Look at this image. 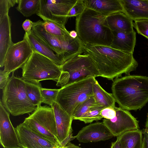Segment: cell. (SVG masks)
Returning <instances> with one entry per match:
<instances>
[{
	"label": "cell",
	"instance_id": "1",
	"mask_svg": "<svg viewBox=\"0 0 148 148\" xmlns=\"http://www.w3.org/2000/svg\"><path fill=\"white\" fill-rule=\"evenodd\" d=\"M82 49L84 54L87 55L95 65L99 76L109 80L123 74L129 75L138 66L132 54L110 46L82 43Z\"/></svg>",
	"mask_w": 148,
	"mask_h": 148
},
{
	"label": "cell",
	"instance_id": "11",
	"mask_svg": "<svg viewBox=\"0 0 148 148\" xmlns=\"http://www.w3.org/2000/svg\"><path fill=\"white\" fill-rule=\"evenodd\" d=\"M33 52L25 33L22 40L13 43L9 48L4 59V70L10 73L22 68Z\"/></svg>",
	"mask_w": 148,
	"mask_h": 148
},
{
	"label": "cell",
	"instance_id": "30",
	"mask_svg": "<svg viewBox=\"0 0 148 148\" xmlns=\"http://www.w3.org/2000/svg\"><path fill=\"white\" fill-rule=\"evenodd\" d=\"M59 89H48L41 87V94L44 101L43 103L50 106L56 101Z\"/></svg>",
	"mask_w": 148,
	"mask_h": 148
},
{
	"label": "cell",
	"instance_id": "20",
	"mask_svg": "<svg viewBox=\"0 0 148 148\" xmlns=\"http://www.w3.org/2000/svg\"><path fill=\"white\" fill-rule=\"evenodd\" d=\"M85 8L107 16L118 12H124L120 0H83Z\"/></svg>",
	"mask_w": 148,
	"mask_h": 148
},
{
	"label": "cell",
	"instance_id": "15",
	"mask_svg": "<svg viewBox=\"0 0 148 148\" xmlns=\"http://www.w3.org/2000/svg\"><path fill=\"white\" fill-rule=\"evenodd\" d=\"M15 129L22 148H62L34 132L23 122Z\"/></svg>",
	"mask_w": 148,
	"mask_h": 148
},
{
	"label": "cell",
	"instance_id": "25",
	"mask_svg": "<svg viewBox=\"0 0 148 148\" xmlns=\"http://www.w3.org/2000/svg\"><path fill=\"white\" fill-rule=\"evenodd\" d=\"M42 25L46 31L54 36L60 38H69V32L66 29L65 26L51 21L44 19Z\"/></svg>",
	"mask_w": 148,
	"mask_h": 148
},
{
	"label": "cell",
	"instance_id": "14",
	"mask_svg": "<svg viewBox=\"0 0 148 148\" xmlns=\"http://www.w3.org/2000/svg\"><path fill=\"white\" fill-rule=\"evenodd\" d=\"M10 113L0 101V142L4 148H22L15 128L10 118Z\"/></svg>",
	"mask_w": 148,
	"mask_h": 148
},
{
	"label": "cell",
	"instance_id": "13",
	"mask_svg": "<svg viewBox=\"0 0 148 148\" xmlns=\"http://www.w3.org/2000/svg\"><path fill=\"white\" fill-rule=\"evenodd\" d=\"M51 107L53 108L54 113L58 140L63 147L75 138L72 136L71 127L73 117L56 102H54Z\"/></svg>",
	"mask_w": 148,
	"mask_h": 148
},
{
	"label": "cell",
	"instance_id": "40",
	"mask_svg": "<svg viewBox=\"0 0 148 148\" xmlns=\"http://www.w3.org/2000/svg\"><path fill=\"white\" fill-rule=\"evenodd\" d=\"M143 134H145L148 138V128L145 127L142 130Z\"/></svg>",
	"mask_w": 148,
	"mask_h": 148
},
{
	"label": "cell",
	"instance_id": "19",
	"mask_svg": "<svg viewBox=\"0 0 148 148\" xmlns=\"http://www.w3.org/2000/svg\"><path fill=\"white\" fill-rule=\"evenodd\" d=\"M26 34L28 40L33 52H37L46 57L58 66H61L64 64L65 62L63 59L54 52L41 38L32 30L30 33Z\"/></svg>",
	"mask_w": 148,
	"mask_h": 148
},
{
	"label": "cell",
	"instance_id": "18",
	"mask_svg": "<svg viewBox=\"0 0 148 148\" xmlns=\"http://www.w3.org/2000/svg\"><path fill=\"white\" fill-rule=\"evenodd\" d=\"M124 13L132 21L148 19V0H120Z\"/></svg>",
	"mask_w": 148,
	"mask_h": 148
},
{
	"label": "cell",
	"instance_id": "34",
	"mask_svg": "<svg viewBox=\"0 0 148 148\" xmlns=\"http://www.w3.org/2000/svg\"><path fill=\"white\" fill-rule=\"evenodd\" d=\"M10 73L4 70L0 71V88L3 89L10 78Z\"/></svg>",
	"mask_w": 148,
	"mask_h": 148
},
{
	"label": "cell",
	"instance_id": "29",
	"mask_svg": "<svg viewBox=\"0 0 148 148\" xmlns=\"http://www.w3.org/2000/svg\"><path fill=\"white\" fill-rule=\"evenodd\" d=\"M95 103V101L93 95L78 106L73 115V120H79Z\"/></svg>",
	"mask_w": 148,
	"mask_h": 148
},
{
	"label": "cell",
	"instance_id": "33",
	"mask_svg": "<svg viewBox=\"0 0 148 148\" xmlns=\"http://www.w3.org/2000/svg\"><path fill=\"white\" fill-rule=\"evenodd\" d=\"M116 107L115 106L103 108L101 112V114L102 118L107 119L114 118L116 115Z\"/></svg>",
	"mask_w": 148,
	"mask_h": 148
},
{
	"label": "cell",
	"instance_id": "2",
	"mask_svg": "<svg viewBox=\"0 0 148 148\" xmlns=\"http://www.w3.org/2000/svg\"><path fill=\"white\" fill-rule=\"evenodd\" d=\"M111 89L116 102L124 110H140L148 102L147 76L129 75L116 78Z\"/></svg>",
	"mask_w": 148,
	"mask_h": 148
},
{
	"label": "cell",
	"instance_id": "16",
	"mask_svg": "<svg viewBox=\"0 0 148 148\" xmlns=\"http://www.w3.org/2000/svg\"><path fill=\"white\" fill-rule=\"evenodd\" d=\"M74 137L79 142L85 143L105 141L114 136L102 122L90 123L84 127Z\"/></svg>",
	"mask_w": 148,
	"mask_h": 148
},
{
	"label": "cell",
	"instance_id": "9",
	"mask_svg": "<svg viewBox=\"0 0 148 148\" xmlns=\"http://www.w3.org/2000/svg\"><path fill=\"white\" fill-rule=\"evenodd\" d=\"M23 123L32 130L62 147L57 138L56 126L53 108L47 106H37Z\"/></svg>",
	"mask_w": 148,
	"mask_h": 148
},
{
	"label": "cell",
	"instance_id": "5",
	"mask_svg": "<svg viewBox=\"0 0 148 148\" xmlns=\"http://www.w3.org/2000/svg\"><path fill=\"white\" fill-rule=\"evenodd\" d=\"M95 79L89 76L61 87L56 102L73 117L78 106L93 95V84Z\"/></svg>",
	"mask_w": 148,
	"mask_h": 148
},
{
	"label": "cell",
	"instance_id": "8",
	"mask_svg": "<svg viewBox=\"0 0 148 148\" xmlns=\"http://www.w3.org/2000/svg\"><path fill=\"white\" fill-rule=\"evenodd\" d=\"M32 31L36 34L56 54L65 62L79 53H83L82 43L78 37L73 38H60L47 32L42 25V21L34 22Z\"/></svg>",
	"mask_w": 148,
	"mask_h": 148
},
{
	"label": "cell",
	"instance_id": "7",
	"mask_svg": "<svg viewBox=\"0 0 148 148\" xmlns=\"http://www.w3.org/2000/svg\"><path fill=\"white\" fill-rule=\"evenodd\" d=\"M62 72L56 86L62 87L88 77L99 76L93 62L86 54L79 53L66 61L61 66Z\"/></svg>",
	"mask_w": 148,
	"mask_h": 148
},
{
	"label": "cell",
	"instance_id": "39",
	"mask_svg": "<svg viewBox=\"0 0 148 148\" xmlns=\"http://www.w3.org/2000/svg\"><path fill=\"white\" fill-rule=\"evenodd\" d=\"M70 36L73 38H75L78 36L77 33L75 30H72L69 32Z\"/></svg>",
	"mask_w": 148,
	"mask_h": 148
},
{
	"label": "cell",
	"instance_id": "42",
	"mask_svg": "<svg viewBox=\"0 0 148 148\" xmlns=\"http://www.w3.org/2000/svg\"><path fill=\"white\" fill-rule=\"evenodd\" d=\"M141 148H145L144 145V143L143 142V140L142 145V146Z\"/></svg>",
	"mask_w": 148,
	"mask_h": 148
},
{
	"label": "cell",
	"instance_id": "37",
	"mask_svg": "<svg viewBox=\"0 0 148 148\" xmlns=\"http://www.w3.org/2000/svg\"><path fill=\"white\" fill-rule=\"evenodd\" d=\"M61 148H81L70 142L68 143L66 146Z\"/></svg>",
	"mask_w": 148,
	"mask_h": 148
},
{
	"label": "cell",
	"instance_id": "21",
	"mask_svg": "<svg viewBox=\"0 0 148 148\" xmlns=\"http://www.w3.org/2000/svg\"><path fill=\"white\" fill-rule=\"evenodd\" d=\"M133 21L124 12H120L106 16L104 24L112 32L129 33L134 30Z\"/></svg>",
	"mask_w": 148,
	"mask_h": 148
},
{
	"label": "cell",
	"instance_id": "32",
	"mask_svg": "<svg viewBox=\"0 0 148 148\" xmlns=\"http://www.w3.org/2000/svg\"><path fill=\"white\" fill-rule=\"evenodd\" d=\"M85 8L83 0H77L70 10L67 17L68 18L73 17H76L83 12Z\"/></svg>",
	"mask_w": 148,
	"mask_h": 148
},
{
	"label": "cell",
	"instance_id": "35",
	"mask_svg": "<svg viewBox=\"0 0 148 148\" xmlns=\"http://www.w3.org/2000/svg\"><path fill=\"white\" fill-rule=\"evenodd\" d=\"M34 24V22L29 19L25 20L23 23L22 26L27 34L30 33L32 30Z\"/></svg>",
	"mask_w": 148,
	"mask_h": 148
},
{
	"label": "cell",
	"instance_id": "41",
	"mask_svg": "<svg viewBox=\"0 0 148 148\" xmlns=\"http://www.w3.org/2000/svg\"><path fill=\"white\" fill-rule=\"evenodd\" d=\"M145 127L148 128V113L147 114V117L145 124Z\"/></svg>",
	"mask_w": 148,
	"mask_h": 148
},
{
	"label": "cell",
	"instance_id": "31",
	"mask_svg": "<svg viewBox=\"0 0 148 148\" xmlns=\"http://www.w3.org/2000/svg\"><path fill=\"white\" fill-rule=\"evenodd\" d=\"M133 26L138 34L148 39V19L135 21Z\"/></svg>",
	"mask_w": 148,
	"mask_h": 148
},
{
	"label": "cell",
	"instance_id": "10",
	"mask_svg": "<svg viewBox=\"0 0 148 148\" xmlns=\"http://www.w3.org/2000/svg\"><path fill=\"white\" fill-rule=\"evenodd\" d=\"M77 0H40L36 14L43 20L47 19L64 25L67 15Z\"/></svg>",
	"mask_w": 148,
	"mask_h": 148
},
{
	"label": "cell",
	"instance_id": "3",
	"mask_svg": "<svg viewBox=\"0 0 148 148\" xmlns=\"http://www.w3.org/2000/svg\"><path fill=\"white\" fill-rule=\"evenodd\" d=\"M106 16L85 8L83 12L76 17V31L83 44L110 45L113 35L112 31L104 24Z\"/></svg>",
	"mask_w": 148,
	"mask_h": 148
},
{
	"label": "cell",
	"instance_id": "6",
	"mask_svg": "<svg viewBox=\"0 0 148 148\" xmlns=\"http://www.w3.org/2000/svg\"><path fill=\"white\" fill-rule=\"evenodd\" d=\"M22 69L21 78L25 81L35 83L47 80L57 82L62 72L61 66L36 52H33Z\"/></svg>",
	"mask_w": 148,
	"mask_h": 148
},
{
	"label": "cell",
	"instance_id": "38",
	"mask_svg": "<svg viewBox=\"0 0 148 148\" xmlns=\"http://www.w3.org/2000/svg\"><path fill=\"white\" fill-rule=\"evenodd\" d=\"M143 142L145 148H148V138L146 136L143 134Z\"/></svg>",
	"mask_w": 148,
	"mask_h": 148
},
{
	"label": "cell",
	"instance_id": "17",
	"mask_svg": "<svg viewBox=\"0 0 148 148\" xmlns=\"http://www.w3.org/2000/svg\"><path fill=\"white\" fill-rule=\"evenodd\" d=\"M8 13H0V66H4L7 51L13 43L11 37V23Z\"/></svg>",
	"mask_w": 148,
	"mask_h": 148
},
{
	"label": "cell",
	"instance_id": "26",
	"mask_svg": "<svg viewBox=\"0 0 148 148\" xmlns=\"http://www.w3.org/2000/svg\"><path fill=\"white\" fill-rule=\"evenodd\" d=\"M25 82L26 91L29 99L35 106H40L44 101L40 91L42 87L41 84L27 81Z\"/></svg>",
	"mask_w": 148,
	"mask_h": 148
},
{
	"label": "cell",
	"instance_id": "22",
	"mask_svg": "<svg viewBox=\"0 0 148 148\" xmlns=\"http://www.w3.org/2000/svg\"><path fill=\"white\" fill-rule=\"evenodd\" d=\"M112 32L113 39L110 46L133 54L136 41V33L135 31L129 33L120 32Z\"/></svg>",
	"mask_w": 148,
	"mask_h": 148
},
{
	"label": "cell",
	"instance_id": "24",
	"mask_svg": "<svg viewBox=\"0 0 148 148\" xmlns=\"http://www.w3.org/2000/svg\"><path fill=\"white\" fill-rule=\"evenodd\" d=\"M93 92L97 104L105 108L115 106L116 101L112 94L106 91L95 79L93 84Z\"/></svg>",
	"mask_w": 148,
	"mask_h": 148
},
{
	"label": "cell",
	"instance_id": "28",
	"mask_svg": "<svg viewBox=\"0 0 148 148\" xmlns=\"http://www.w3.org/2000/svg\"><path fill=\"white\" fill-rule=\"evenodd\" d=\"M105 108L95 103L79 121L87 123L101 119L103 118L101 114V112Z\"/></svg>",
	"mask_w": 148,
	"mask_h": 148
},
{
	"label": "cell",
	"instance_id": "36",
	"mask_svg": "<svg viewBox=\"0 0 148 148\" xmlns=\"http://www.w3.org/2000/svg\"><path fill=\"white\" fill-rule=\"evenodd\" d=\"M111 148H122L119 136L117 137V139L115 142L112 143Z\"/></svg>",
	"mask_w": 148,
	"mask_h": 148
},
{
	"label": "cell",
	"instance_id": "23",
	"mask_svg": "<svg viewBox=\"0 0 148 148\" xmlns=\"http://www.w3.org/2000/svg\"><path fill=\"white\" fill-rule=\"evenodd\" d=\"M119 136L122 148H141L143 137L142 130H131Z\"/></svg>",
	"mask_w": 148,
	"mask_h": 148
},
{
	"label": "cell",
	"instance_id": "27",
	"mask_svg": "<svg viewBox=\"0 0 148 148\" xmlns=\"http://www.w3.org/2000/svg\"><path fill=\"white\" fill-rule=\"evenodd\" d=\"M40 0H18L16 8L24 16H31L38 12Z\"/></svg>",
	"mask_w": 148,
	"mask_h": 148
},
{
	"label": "cell",
	"instance_id": "4",
	"mask_svg": "<svg viewBox=\"0 0 148 148\" xmlns=\"http://www.w3.org/2000/svg\"><path fill=\"white\" fill-rule=\"evenodd\" d=\"M14 73L2 89L1 101L6 110L13 116L25 114L29 115L37 107L27 96L25 81L15 76Z\"/></svg>",
	"mask_w": 148,
	"mask_h": 148
},
{
	"label": "cell",
	"instance_id": "12",
	"mask_svg": "<svg viewBox=\"0 0 148 148\" xmlns=\"http://www.w3.org/2000/svg\"><path fill=\"white\" fill-rule=\"evenodd\" d=\"M115 116L111 119H104L103 122L114 137H118L131 130L139 129L138 121L128 110L116 107Z\"/></svg>",
	"mask_w": 148,
	"mask_h": 148
}]
</instances>
